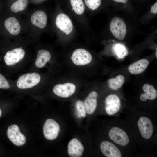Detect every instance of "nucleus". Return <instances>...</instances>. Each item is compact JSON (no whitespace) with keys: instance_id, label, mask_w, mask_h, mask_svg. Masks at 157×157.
Listing matches in <instances>:
<instances>
[{"instance_id":"obj_20","label":"nucleus","mask_w":157,"mask_h":157,"mask_svg":"<svg viewBox=\"0 0 157 157\" xmlns=\"http://www.w3.org/2000/svg\"><path fill=\"white\" fill-rule=\"evenodd\" d=\"M124 76L119 75L115 78L110 79L108 81V84L111 89L116 90L122 87L124 83Z\"/></svg>"},{"instance_id":"obj_4","label":"nucleus","mask_w":157,"mask_h":157,"mask_svg":"<svg viewBox=\"0 0 157 157\" xmlns=\"http://www.w3.org/2000/svg\"><path fill=\"white\" fill-rule=\"evenodd\" d=\"M43 129L46 138L49 140H53L58 136L60 131V127L58 123L55 121L49 119L45 122Z\"/></svg>"},{"instance_id":"obj_24","label":"nucleus","mask_w":157,"mask_h":157,"mask_svg":"<svg viewBox=\"0 0 157 157\" xmlns=\"http://www.w3.org/2000/svg\"><path fill=\"white\" fill-rule=\"evenodd\" d=\"M85 4L90 9L94 10L100 5L101 0H84Z\"/></svg>"},{"instance_id":"obj_21","label":"nucleus","mask_w":157,"mask_h":157,"mask_svg":"<svg viewBox=\"0 0 157 157\" xmlns=\"http://www.w3.org/2000/svg\"><path fill=\"white\" fill-rule=\"evenodd\" d=\"M28 3V0H17L11 6V10L15 13L22 11L26 8Z\"/></svg>"},{"instance_id":"obj_30","label":"nucleus","mask_w":157,"mask_h":157,"mask_svg":"<svg viewBox=\"0 0 157 157\" xmlns=\"http://www.w3.org/2000/svg\"><path fill=\"white\" fill-rule=\"evenodd\" d=\"M156 57L157 58V48H156Z\"/></svg>"},{"instance_id":"obj_3","label":"nucleus","mask_w":157,"mask_h":157,"mask_svg":"<svg viewBox=\"0 0 157 157\" xmlns=\"http://www.w3.org/2000/svg\"><path fill=\"white\" fill-rule=\"evenodd\" d=\"M71 58L75 65L81 66L90 63L92 60V57L91 53L87 50L79 48L74 51Z\"/></svg>"},{"instance_id":"obj_27","label":"nucleus","mask_w":157,"mask_h":157,"mask_svg":"<svg viewBox=\"0 0 157 157\" xmlns=\"http://www.w3.org/2000/svg\"><path fill=\"white\" fill-rule=\"evenodd\" d=\"M151 12L153 13L156 14L157 13V2L154 4L151 7Z\"/></svg>"},{"instance_id":"obj_28","label":"nucleus","mask_w":157,"mask_h":157,"mask_svg":"<svg viewBox=\"0 0 157 157\" xmlns=\"http://www.w3.org/2000/svg\"><path fill=\"white\" fill-rule=\"evenodd\" d=\"M114 1L118 3H126L127 2L128 0H113Z\"/></svg>"},{"instance_id":"obj_22","label":"nucleus","mask_w":157,"mask_h":157,"mask_svg":"<svg viewBox=\"0 0 157 157\" xmlns=\"http://www.w3.org/2000/svg\"><path fill=\"white\" fill-rule=\"evenodd\" d=\"M72 8L76 14L81 15L85 10V6L82 0H70Z\"/></svg>"},{"instance_id":"obj_11","label":"nucleus","mask_w":157,"mask_h":157,"mask_svg":"<svg viewBox=\"0 0 157 157\" xmlns=\"http://www.w3.org/2000/svg\"><path fill=\"white\" fill-rule=\"evenodd\" d=\"M56 24L57 27L67 35L72 31L73 28L72 22L66 14L60 13L56 17Z\"/></svg>"},{"instance_id":"obj_2","label":"nucleus","mask_w":157,"mask_h":157,"mask_svg":"<svg viewBox=\"0 0 157 157\" xmlns=\"http://www.w3.org/2000/svg\"><path fill=\"white\" fill-rule=\"evenodd\" d=\"M40 75L36 73L25 74L19 78L17 81V85L21 89L30 88L37 85L40 82Z\"/></svg>"},{"instance_id":"obj_10","label":"nucleus","mask_w":157,"mask_h":157,"mask_svg":"<svg viewBox=\"0 0 157 157\" xmlns=\"http://www.w3.org/2000/svg\"><path fill=\"white\" fill-rule=\"evenodd\" d=\"M76 89L75 86L70 83L64 84H58L55 85L53 89L54 93L63 98H67L72 95Z\"/></svg>"},{"instance_id":"obj_7","label":"nucleus","mask_w":157,"mask_h":157,"mask_svg":"<svg viewBox=\"0 0 157 157\" xmlns=\"http://www.w3.org/2000/svg\"><path fill=\"white\" fill-rule=\"evenodd\" d=\"M137 125L142 136L145 139H149L153 132V127L151 120L145 117H140L138 120Z\"/></svg>"},{"instance_id":"obj_1","label":"nucleus","mask_w":157,"mask_h":157,"mask_svg":"<svg viewBox=\"0 0 157 157\" xmlns=\"http://www.w3.org/2000/svg\"><path fill=\"white\" fill-rule=\"evenodd\" d=\"M110 28L115 38L121 40L124 38L126 33V26L122 18L118 17L113 18L111 20Z\"/></svg>"},{"instance_id":"obj_31","label":"nucleus","mask_w":157,"mask_h":157,"mask_svg":"<svg viewBox=\"0 0 157 157\" xmlns=\"http://www.w3.org/2000/svg\"><path fill=\"white\" fill-rule=\"evenodd\" d=\"M72 10H73V8H72Z\"/></svg>"},{"instance_id":"obj_8","label":"nucleus","mask_w":157,"mask_h":157,"mask_svg":"<svg viewBox=\"0 0 157 157\" xmlns=\"http://www.w3.org/2000/svg\"><path fill=\"white\" fill-rule=\"evenodd\" d=\"M25 55V51L22 47L8 51L4 56L5 63L8 66L13 65L22 60Z\"/></svg>"},{"instance_id":"obj_13","label":"nucleus","mask_w":157,"mask_h":157,"mask_svg":"<svg viewBox=\"0 0 157 157\" xmlns=\"http://www.w3.org/2000/svg\"><path fill=\"white\" fill-rule=\"evenodd\" d=\"M67 152L71 157H80L84 151V147L81 142L77 139H72L69 142Z\"/></svg>"},{"instance_id":"obj_29","label":"nucleus","mask_w":157,"mask_h":157,"mask_svg":"<svg viewBox=\"0 0 157 157\" xmlns=\"http://www.w3.org/2000/svg\"><path fill=\"white\" fill-rule=\"evenodd\" d=\"M2 114V112L1 109H0V117H1Z\"/></svg>"},{"instance_id":"obj_6","label":"nucleus","mask_w":157,"mask_h":157,"mask_svg":"<svg viewBox=\"0 0 157 157\" xmlns=\"http://www.w3.org/2000/svg\"><path fill=\"white\" fill-rule=\"evenodd\" d=\"M7 134L10 140L17 146L22 145L26 142L25 136L20 132L18 126L16 125H10L8 129Z\"/></svg>"},{"instance_id":"obj_25","label":"nucleus","mask_w":157,"mask_h":157,"mask_svg":"<svg viewBox=\"0 0 157 157\" xmlns=\"http://www.w3.org/2000/svg\"><path fill=\"white\" fill-rule=\"evenodd\" d=\"M117 48L115 49L116 54L118 57L119 58H122L124 57L126 54L125 49L122 46H118Z\"/></svg>"},{"instance_id":"obj_18","label":"nucleus","mask_w":157,"mask_h":157,"mask_svg":"<svg viewBox=\"0 0 157 157\" xmlns=\"http://www.w3.org/2000/svg\"><path fill=\"white\" fill-rule=\"evenodd\" d=\"M143 90L144 93L142 94L140 99L142 101H145L147 99L153 100L155 99L157 96V91L152 85L145 84L143 86Z\"/></svg>"},{"instance_id":"obj_23","label":"nucleus","mask_w":157,"mask_h":157,"mask_svg":"<svg viewBox=\"0 0 157 157\" xmlns=\"http://www.w3.org/2000/svg\"><path fill=\"white\" fill-rule=\"evenodd\" d=\"M76 114L78 117H85L86 116V110L84 103L78 100L76 103Z\"/></svg>"},{"instance_id":"obj_19","label":"nucleus","mask_w":157,"mask_h":157,"mask_svg":"<svg viewBox=\"0 0 157 157\" xmlns=\"http://www.w3.org/2000/svg\"><path fill=\"white\" fill-rule=\"evenodd\" d=\"M51 58V55L48 51L44 50H39L37 54L35 64L37 67L40 68L43 67Z\"/></svg>"},{"instance_id":"obj_14","label":"nucleus","mask_w":157,"mask_h":157,"mask_svg":"<svg viewBox=\"0 0 157 157\" xmlns=\"http://www.w3.org/2000/svg\"><path fill=\"white\" fill-rule=\"evenodd\" d=\"M31 20L33 25L42 29L45 27L47 24V15L42 11H36L31 15Z\"/></svg>"},{"instance_id":"obj_12","label":"nucleus","mask_w":157,"mask_h":157,"mask_svg":"<svg viewBox=\"0 0 157 157\" xmlns=\"http://www.w3.org/2000/svg\"><path fill=\"white\" fill-rule=\"evenodd\" d=\"M100 150L107 157H121L122 155L119 149L111 142L108 141L102 142L100 145Z\"/></svg>"},{"instance_id":"obj_26","label":"nucleus","mask_w":157,"mask_h":157,"mask_svg":"<svg viewBox=\"0 0 157 157\" xmlns=\"http://www.w3.org/2000/svg\"><path fill=\"white\" fill-rule=\"evenodd\" d=\"M8 82L5 77L0 74V88L7 89L9 88Z\"/></svg>"},{"instance_id":"obj_17","label":"nucleus","mask_w":157,"mask_h":157,"mask_svg":"<svg viewBox=\"0 0 157 157\" xmlns=\"http://www.w3.org/2000/svg\"><path fill=\"white\" fill-rule=\"evenodd\" d=\"M4 26L6 29L11 34L16 35L20 32L21 27L18 20L15 17L8 18L5 21Z\"/></svg>"},{"instance_id":"obj_9","label":"nucleus","mask_w":157,"mask_h":157,"mask_svg":"<svg viewBox=\"0 0 157 157\" xmlns=\"http://www.w3.org/2000/svg\"><path fill=\"white\" fill-rule=\"evenodd\" d=\"M105 103L106 112L110 115H112L117 113L121 108L120 99L115 94H111L108 96L105 99Z\"/></svg>"},{"instance_id":"obj_16","label":"nucleus","mask_w":157,"mask_h":157,"mask_svg":"<svg viewBox=\"0 0 157 157\" xmlns=\"http://www.w3.org/2000/svg\"><path fill=\"white\" fill-rule=\"evenodd\" d=\"M149 63V61L147 59H141L130 65L128 67V70L132 74H139L145 70Z\"/></svg>"},{"instance_id":"obj_15","label":"nucleus","mask_w":157,"mask_h":157,"mask_svg":"<svg viewBox=\"0 0 157 157\" xmlns=\"http://www.w3.org/2000/svg\"><path fill=\"white\" fill-rule=\"evenodd\" d=\"M97 93L93 91L90 93L85 100L84 103L88 114H92L95 110L97 106Z\"/></svg>"},{"instance_id":"obj_5","label":"nucleus","mask_w":157,"mask_h":157,"mask_svg":"<svg viewBox=\"0 0 157 157\" xmlns=\"http://www.w3.org/2000/svg\"><path fill=\"white\" fill-rule=\"evenodd\" d=\"M109 138L115 143L121 145H127L129 141L126 133L122 129L117 127L112 128L109 132Z\"/></svg>"}]
</instances>
